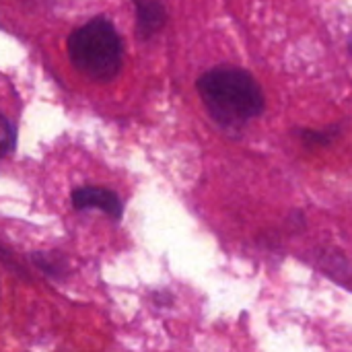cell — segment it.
<instances>
[{
    "mask_svg": "<svg viewBox=\"0 0 352 352\" xmlns=\"http://www.w3.org/2000/svg\"><path fill=\"white\" fill-rule=\"evenodd\" d=\"M142 33H155L165 23V10L157 0H134Z\"/></svg>",
    "mask_w": 352,
    "mask_h": 352,
    "instance_id": "277c9868",
    "label": "cell"
},
{
    "mask_svg": "<svg viewBox=\"0 0 352 352\" xmlns=\"http://www.w3.org/2000/svg\"><path fill=\"white\" fill-rule=\"evenodd\" d=\"M72 204L76 210H101L111 219L122 217V200L116 192L107 188H95V186H85L72 192Z\"/></svg>",
    "mask_w": 352,
    "mask_h": 352,
    "instance_id": "3957f363",
    "label": "cell"
},
{
    "mask_svg": "<svg viewBox=\"0 0 352 352\" xmlns=\"http://www.w3.org/2000/svg\"><path fill=\"white\" fill-rule=\"evenodd\" d=\"M14 148V130L10 122L0 113V157H6Z\"/></svg>",
    "mask_w": 352,
    "mask_h": 352,
    "instance_id": "5b68a950",
    "label": "cell"
},
{
    "mask_svg": "<svg viewBox=\"0 0 352 352\" xmlns=\"http://www.w3.org/2000/svg\"><path fill=\"white\" fill-rule=\"evenodd\" d=\"M68 56L91 80H113L122 68V39L107 19H93L68 37Z\"/></svg>",
    "mask_w": 352,
    "mask_h": 352,
    "instance_id": "7a4b0ae2",
    "label": "cell"
},
{
    "mask_svg": "<svg viewBox=\"0 0 352 352\" xmlns=\"http://www.w3.org/2000/svg\"><path fill=\"white\" fill-rule=\"evenodd\" d=\"M198 91L210 116L227 128L243 126L264 109V93L260 85L241 68L208 70L200 76Z\"/></svg>",
    "mask_w": 352,
    "mask_h": 352,
    "instance_id": "6da1fadb",
    "label": "cell"
}]
</instances>
